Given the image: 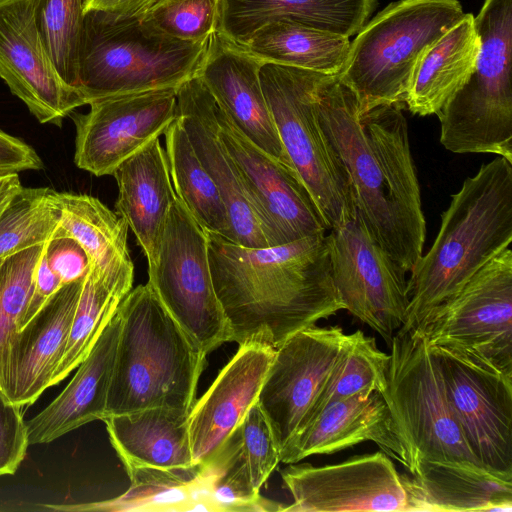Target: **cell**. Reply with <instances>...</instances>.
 Masks as SVG:
<instances>
[{"label": "cell", "instance_id": "cell-35", "mask_svg": "<svg viewBox=\"0 0 512 512\" xmlns=\"http://www.w3.org/2000/svg\"><path fill=\"white\" fill-rule=\"evenodd\" d=\"M204 511H282L280 503L264 499L252 485L234 433L206 463L197 465Z\"/></svg>", "mask_w": 512, "mask_h": 512}, {"label": "cell", "instance_id": "cell-43", "mask_svg": "<svg viewBox=\"0 0 512 512\" xmlns=\"http://www.w3.org/2000/svg\"><path fill=\"white\" fill-rule=\"evenodd\" d=\"M48 265L63 285L82 280L90 269V260L74 239L53 235L45 244Z\"/></svg>", "mask_w": 512, "mask_h": 512}, {"label": "cell", "instance_id": "cell-34", "mask_svg": "<svg viewBox=\"0 0 512 512\" xmlns=\"http://www.w3.org/2000/svg\"><path fill=\"white\" fill-rule=\"evenodd\" d=\"M129 489L119 497L60 510L184 512L195 511L197 465L187 469L133 468L127 471Z\"/></svg>", "mask_w": 512, "mask_h": 512}, {"label": "cell", "instance_id": "cell-22", "mask_svg": "<svg viewBox=\"0 0 512 512\" xmlns=\"http://www.w3.org/2000/svg\"><path fill=\"white\" fill-rule=\"evenodd\" d=\"M275 348L247 342L220 371L188 418L194 465L209 461L240 425L258 396Z\"/></svg>", "mask_w": 512, "mask_h": 512}, {"label": "cell", "instance_id": "cell-40", "mask_svg": "<svg viewBox=\"0 0 512 512\" xmlns=\"http://www.w3.org/2000/svg\"><path fill=\"white\" fill-rule=\"evenodd\" d=\"M43 245L11 255L0 266V344L20 325Z\"/></svg>", "mask_w": 512, "mask_h": 512}, {"label": "cell", "instance_id": "cell-7", "mask_svg": "<svg viewBox=\"0 0 512 512\" xmlns=\"http://www.w3.org/2000/svg\"><path fill=\"white\" fill-rule=\"evenodd\" d=\"M474 24L481 46L468 82L436 114L453 153H489L512 163V0H484Z\"/></svg>", "mask_w": 512, "mask_h": 512}, {"label": "cell", "instance_id": "cell-1", "mask_svg": "<svg viewBox=\"0 0 512 512\" xmlns=\"http://www.w3.org/2000/svg\"><path fill=\"white\" fill-rule=\"evenodd\" d=\"M315 111L346 169L367 230L409 273L423 254L426 221L402 103L360 113L353 90L338 75H325Z\"/></svg>", "mask_w": 512, "mask_h": 512}, {"label": "cell", "instance_id": "cell-19", "mask_svg": "<svg viewBox=\"0 0 512 512\" xmlns=\"http://www.w3.org/2000/svg\"><path fill=\"white\" fill-rule=\"evenodd\" d=\"M84 279V278H83ZM83 279L63 285L22 327L0 344V390L19 406L50 387L65 348Z\"/></svg>", "mask_w": 512, "mask_h": 512}, {"label": "cell", "instance_id": "cell-23", "mask_svg": "<svg viewBox=\"0 0 512 512\" xmlns=\"http://www.w3.org/2000/svg\"><path fill=\"white\" fill-rule=\"evenodd\" d=\"M365 441L376 443L408 471L410 460L381 393L357 395L322 409L280 450V462L298 463L316 454H332Z\"/></svg>", "mask_w": 512, "mask_h": 512}, {"label": "cell", "instance_id": "cell-10", "mask_svg": "<svg viewBox=\"0 0 512 512\" xmlns=\"http://www.w3.org/2000/svg\"><path fill=\"white\" fill-rule=\"evenodd\" d=\"M148 276L169 314L206 355L230 342L229 324L213 286L207 232L177 197Z\"/></svg>", "mask_w": 512, "mask_h": 512}, {"label": "cell", "instance_id": "cell-15", "mask_svg": "<svg viewBox=\"0 0 512 512\" xmlns=\"http://www.w3.org/2000/svg\"><path fill=\"white\" fill-rule=\"evenodd\" d=\"M216 114L219 136L260 219L269 247L326 232L328 226L297 171L248 140L218 104Z\"/></svg>", "mask_w": 512, "mask_h": 512}, {"label": "cell", "instance_id": "cell-3", "mask_svg": "<svg viewBox=\"0 0 512 512\" xmlns=\"http://www.w3.org/2000/svg\"><path fill=\"white\" fill-rule=\"evenodd\" d=\"M512 243V163L497 156L451 195L436 238L408 279L406 320L395 335L422 329L470 278Z\"/></svg>", "mask_w": 512, "mask_h": 512}, {"label": "cell", "instance_id": "cell-46", "mask_svg": "<svg viewBox=\"0 0 512 512\" xmlns=\"http://www.w3.org/2000/svg\"><path fill=\"white\" fill-rule=\"evenodd\" d=\"M156 0H83L84 14L101 11L121 17H141Z\"/></svg>", "mask_w": 512, "mask_h": 512}, {"label": "cell", "instance_id": "cell-2", "mask_svg": "<svg viewBox=\"0 0 512 512\" xmlns=\"http://www.w3.org/2000/svg\"><path fill=\"white\" fill-rule=\"evenodd\" d=\"M206 232L213 286L230 342L276 349L344 309L331 275L325 232L264 248Z\"/></svg>", "mask_w": 512, "mask_h": 512}, {"label": "cell", "instance_id": "cell-42", "mask_svg": "<svg viewBox=\"0 0 512 512\" xmlns=\"http://www.w3.org/2000/svg\"><path fill=\"white\" fill-rule=\"evenodd\" d=\"M28 446L22 406L11 402L0 390V476L17 471Z\"/></svg>", "mask_w": 512, "mask_h": 512}, {"label": "cell", "instance_id": "cell-25", "mask_svg": "<svg viewBox=\"0 0 512 512\" xmlns=\"http://www.w3.org/2000/svg\"><path fill=\"white\" fill-rule=\"evenodd\" d=\"M400 476L406 511L512 510V474L470 462H423Z\"/></svg>", "mask_w": 512, "mask_h": 512}, {"label": "cell", "instance_id": "cell-24", "mask_svg": "<svg viewBox=\"0 0 512 512\" xmlns=\"http://www.w3.org/2000/svg\"><path fill=\"white\" fill-rule=\"evenodd\" d=\"M120 328L117 308L66 388L26 421L29 445L50 443L89 422L105 418Z\"/></svg>", "mask_w": 512, "mask_h": 512}, {"label": "cell", "instance_id": "cell-36", "mask_svg": "<svg viewBox=\"0 0 512 512\" xmlns=\"http://www.w3.org/2000/svg\"><path fill=\"white\" fill-rule=\"evenodd\" d=\"M389 354L381 351L374 337L362 330L350 334V341L323 391L299 430L330 403L357 395L383 393L387 388Z\"/></svg>", "mask_w": 512, "mask_h": 512}, {"label": "cell", "instance_id": "cell-20", "mask_svg": "<svg viewBox=\"0 0 512 512\" xmlns=\"http://www.w3.org/2000/svg\"><path fill=\"white\" fill-rule=\"evenodd\" d=\"M263 63L217 31L209 39L197 75L218 106L248 140L278 161L293 167L280 141L261 86Z\"/></svg>", "mask_w": 512, "mask_h": 512}, {"label": "cell", "instance_id": "cell-4", "mask_svg": "<svg viewBox=\"0 0 512 512\" xmlns=\"http://www.w3.org/2000/svg\"><path fill=\"white\" fill-rule=\"evenodd\" d=\"M118 311L121 328L105 418L155 407L190 413L206 354L148 282L131 289Z\"/></svg>", "mask_w": 512, "mask_h": 512}, {"label": "cell", "instance_id": "cell-31", "mask_svg": "<svg viewBox=\"0 0 512 512\" xmlns=\"http://www.w3.org/2000/svg\"><path fill=\"white\" fill-rule=\"evenodd\" d=\"M350 42L347 36L280 18L259 28L241 46L263 62L337 75Z\"/></svg>", "mask_w": 512, "mask_h": 512}, {"label": "cell", "instance_id": "cell-39", "mask_svg": "<svg viewBox=\"0 0 512 512\" xmlns=\"http://www.w3.org/2000/svg\"><path fill=\"white\" fill-rule=\"evenodd\" d=\"M221 0H156L140 17L152 33L191 42H207L218 31Z\"/></svg>", "mask_w": 512, "mask_h": 512}, {"label": "cell", "instance_id": "cell-14", "mask_svg": "<svg viewBox=\"0 0 512 512\" xmlns=\"http://www.w3.org/2000/svg\"><path fill=\"white\" fill-rule=\"evenodd\" d=\"M349 341L340 326L315 325L275 349L257 402L280 450L301 427Z\"/></svg>", "mask_w": 512, "mask_h": 512}, {"label": "cell", "instance_id": "cell-8", "mask_svg": "<svg viewBox=\"0 0 512 512\" xmlns=\"http://www.w3.org/2000/svg\"><path fill=\"white\" fill-rule=\"evenodd\" d=\"M389 347L382 396L409 456L407 472L414 473L423 462L481 465L466 442L439 360L423 330L395 335Z\"/></svg>", "mask_w": 512, "mask_h": 512}, {"label": "cell", "instance_id": "cell-13", "mask_svg": "<svg viewBox=\"0 0 512 512\" xmlns=\"http://www.w3.org/2000/svg\"><path fill=\"white\" fill-rule=\"evenodd\" d=\"M431 347L471 452L483 467L512 474V373L465 353Z\"/></svg>", "mask_w": 512, "mask_h": 512}, {"label": "cell", "instance_id": "cell-29", "mask_svg": "<svg viewBox=\"0 0 512 512\" xmlns=\"http://www.w3.org/2000/svg\"><path fill=\"white\" fill-rule=\"evenodd\" d=\"M57 198L61 217L53 235L77 241L91 267L105 279L133 281L125 220L91 195L57 191Z\"/></svg>", "mask_w": 512, "mask_h": 512}, {"label": "cell", "instance_id": "cell-5", "mask_svg": "<svg viewBox=\"0 0 512 512\" xmlns=\"http://www.w3.org/2000/svg\"><path fill=\"white\" fill-rule=\"evenodd\" d=\"M208 42L154 34L140 17L86 12L78 91L87 105L111 96L178 88L198 74Z\"/></svg>", "mask_w": 512, "mask_h": 512}, {"label": "cell", "instance_id": "cell-26", "mask_svg": "<svg viewBox=\"0 0 512 512\" xmlns=\"http://www.w3.org/2000/svg\"><path fill=\"white\" fill-rule=\"evenodd\" d=\"M112 176L118 185L116 213L133 231L150 267L155 262L159 241L176 198L166 152L159 138L122 162Z\"/></svg>", "mask_w": 512, "mask_h": 512}, {"label": "cell", "instance_id": "cell-11", "mask_svg": "<svg viewBox=\"0 0 512 512\" xmlns=\"http://www.w3.org/2000/svg\"><path fill=\"white\" fill-rule=\"evenodd\" d=\"M432 346L483 359L512 373V250L480 268L422 328Z\"/></svg>", "mask_w": 512, "mask_h": 512}, {"label": "cell", "instance_id": "cell-9", "mask_svg": "<svg viewBox=\"0 0 512 512\" xmlns=\"http://www.w3.org/2000/svg\"><path fill=\"white\" fill-rule=\"evenodd\" d=\"M325 75L269 62L260 69L280 141L330 230L354 216L357 209L346 169L315 111V92Z\"/></svg>", "mask_w": 512, "mask_h": 512}, {"label": "cell", "instance_id": "cell-41", "mask_svg": "<svg viewBox=\"0 0 512 512\" xmlns=\"http://www.w3.org/2000/svg\"><path fill=\"white\" fill-rule=\"evenodd\" d=\"M239 454L256 491L280 462V449L265 414L256 402L234 431Z\"/></svg>", "mask_w": 512, "mask_h": 512}, {"label": "cell", "instance_id": "cell-30", "mask_svg": "<svg viewBox=\"0 0 512 512\" xmlns=\"http://www.w3.org/2000/svg\"><path fill=\"white\" fill-rule=\"evenodd\" d=\"M480 46L474 16L466 13L421 59L404 100L408 110L419 116L437 114L468 82Z\"/></svg>", "mask_w": 512, "mask_h": 512}, {"label": "cell", "instance_id": "cell-12", "mask_svg": "<svg viewBox=\"0 0 512 512\" xmlns=\"http://www.w3.org/2000/svg\"><path fill=\"white\" fill-rule=\"evenodd\" d=\"M333 283L344 309L390 346L406 320L407 272L375 241L356 210L326 235Z\"/></svg>", "mask_w": 512, "mask_h": 512}, {"label": "cell", "instance_id": "cell-45", "mask_svg": "<svg viewBox=\"0 0 512 512\" xmlns=\"http://www.w3.org/2000/svg\"><path fill=\"white\" fill-rule=\"evenodd\" d=\"M45 244L34 271L32 292L18 328L29 321L63 286L60 278L48 265Z\"/></svg>", "mask_w": 512, "mask_h": 512}, {"label": "cell", "instance_id": "cell-33", "mask_svg": "<svg viewBox=\"0 0 512 512\" xmlns=\"http://www.w3.org/2000/svg\"><path fill=\"white\" fill-rule=\"evenodd\" d=\"M132 285V281L107 280L90 265L50 387L66 378L87 357Z\"/></svg>", "mask_w": 512, "mask_h": 512}, {"label": "cell", "instance_id": "cell-47", "mask_svg": "<svg viewBox=\"0 0 512 512\" xmlns=\"http://www.w3.org/2000/svg\"><path fill=\"white\" fill-rule=\"evenodd\" d=\"M22 188L18 173L0 176V218Z\"/></svg>", "mask_w": 512, "mask_h": 512}, {"label": "cell", "instance_id": "cell-18", "mask_svg": "<svg viewBox=\"0 0 512 512\" xmlns=\"http://www.w3.org/2000/svg\"><path fill=\"white\" fill-rule=\"evenodd\" d=\"M38 0H0V78L42 124L85 105L54 67L39 32Z\"/></svg>", "mask_w": 512, "mask_h": 512}, {"label": "cell", "instance_id": "cell-38", "mask_svg": "<svg viewBox=\"0 0 512 512\" xmlns=\"http://www.w3.org/2000/svg\"><path fill=\"white\" fill-rule=\"evenodd\" d=\"M36 17L54 67L66 83L78 89L83 0H38Z\"/></svg>", "mask_w": 512, "mask_h": 512}, {"label": "cell", "instance_id": "cell-17", "mask_svg": "<svg viewBox=\"0 0 512 512\" xmlns=\"http://www.w3.org/2000/svg\"><path fill=\"white\" fill-rule=\"evenodd\" d=\"M293 502L282 511H406L407 495L395 465L383 451L313 466L289 464L281 471Z\"/></svg>", "mask_w": 512, "mask_h": 512}, {"label": "cell", "instance_id": "cell-48", "mask_svg": "<svg viewBox=\"0 0 512 512\" xmlns=\"http://www.w3.org/2000/svg\"><path fill=\"white\" fill-rule=\"evenodd\" d=\"M3 260H4V259L0 260V266H1L2 262H3Z\"/></svg>", "mask_w": 512, "mask_h": 512}, {"label": "cell", "instance_id": "cell-6", "mask_svg": "<svg viewBox=\"0 0 512 512\" xmlns=\"http://www.w3.org/2000/svg\"><path fill=\"white\" fill-rule=\"evenodd\" d=\"M465 15L458 0H398L368 20L337 74L356 94L360 113L404 103L424 54Z\"/></svg>", "mask_w": 512, "mask_h": 512}, {"label": "cell", "instance_id": "cell-28", "mask_svg": "<svg viewBox=\"0 0 512 512\" xmlns=\"http://www.w3.org/2000/svg\"><path fill=\"white\" fill-rule=\"evenodd\" d=\"M189 413L155 407L103 419L110 442L126 470L187 469L194 465Z\"/></svg>", "mask_w": 512, "mask_h": 512}, {"label": "cell", "instance_id": "cell-21", "mask_svg": "<svg viewBox=\"0 0 512 512\" xmlns=\"http://www.w3.org/2000/svg\"><path fill=\"white\" fill-rule=\"evenodd\" d=\"M216 110L213 96L198 75L178 88L176 116L222 196L232 242L250 248L269 247L260 219L219 136Z\"/></svg>", "mask_w": 512, "mask_h": 512}, {"label": "cell", "instance_id": "cell-16", "mask_svg": "<svg viewBox=\"0 0 512 512\" xmlns=\"http://www.w3.org/2000/svg\"><path fill=\"white\" fill-rule=\"evenodd\" d=\"M178 88L101 98L88 104L87 113L72 112L76 166L95 176L113 175L175 120Z\"/></svg>", "mask_w": 512, "mask_h": 512}, {"label": "cell", "instance_id": "cell-44", "mask_svg": "<svg viewBox=\"0 0 512 512\" xmlns=\"http://www.w3.org/2000/svg\"><path fill=\"white\" fill-rule=\"evenodd\" d=\"M42 168L40 156L29 144L0 130V176Z\"/></svg>", "mask_w": 512, "mask_h": 512}, {"label": "cell", "instance_id": "cell-37", "mask_svg": "<svg viewBox=\"0 0 512 512\" xmlns=\"http://www.w3.org/2000/svg\"><path fill=\"white\" fill-rule=\"evenodd\" d=\"M60 217L56 190L23 187L0 218V260L45 244Z\"/></svg>", "mask_w": 512, "mask_h": 512}, {"label": "cell", "instance_id": "cell-32", "mask_svg": "<svg viewBox=\"0 0 512 512\" xmlns=\"http://www.w3.org/2000/svg\"><path fill=\"white\" fill-rule=\"evenodd\" d=\"M164 135L176 197L206 231L232 242L229 217L222 196L196 155L177 116Z\"/></svg>", "mask_w": 512, "mask_h": 512}, {"label": "cell", "instance_id": "cell-27", "mask_svg": "<svg viewBox=\"0 0 512 512\" xmlns=\"http://www.w3.org/2000/svg\"><path fill=\"white\" fill-rule=\"evenodd\" d=\"M376 6L377 0H221L218 31L244 45L262 26L286 18L350 38Z\"/></svg>", "mask_w": 512, "mask_h": 512}]
</instances>
